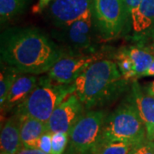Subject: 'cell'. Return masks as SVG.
Masks as SVG:
<instances>
[{"label": "cell", "instance_id": "cell-23", "mask_svg": "<svg viewBox=\"0 0 154 154\" xmlns=\"http://www.w3.org/2000/svg\"><path fill=\"white\" fill-rule=\"evenodd\" d=\"M51 143H52V137L51 133L45 132L40 137L38 140V148L43 151L47 154H51Z\"/></svg>", "mask_w": 154, "mask_h": 154}, {"label": "cell", "instance_id": "cell-9", "mask_svg": "<svg viewBox=\"0 0 154 154\" xmlns=\"http://www.w3.org/2000/svg\"><path fill=\"white\" fill-rule=\"evenodd\" d=\"M93 0H54L50 6V17L58 27H68L92 13Z\"/></svg>", "mask_w": 154, "mask_h": 154}, {"label": "cell", "instance_id": "cell-13", "mask_svg": "<svg viewBox=\"0 0 154 154\" xmlns=\"http://www.w3.org/2000/svg\"><path fill=\"white\" fill-rule=\"evenodd\" d=\"M38 80L39 79L33 75L17 76L11 86L7 99L3 107L7 109L17 107L32 93V91L38 85Z\"/></svg>", "mask_w": 154, "mask_h": 154}, {"label": "cell", "instance_id": "cell-24", "mask_svg": "<svg viewBox=\"0 0 154 154\" xmlns=\"http://www.w3.org/2000/svg\"><path fill=\"white\" fill-rule=\"evenodd\" d=\"M141 1L142 0H124V4H125V7H126L127 14H128V19H130L131 13L137 8L138 6L140 5Z\"/></svg>", "mask_w": 154, "mask_h": 154}, {"label": "cell", "instance_id": "cell-29", "mask_svg": "<svg viewBox=\"0 0 154 154\" xmlns=\"http://www.w3.org/2000/svg\"><path fill=\"white\" fill-rule=\"evenodd\" d=\"M152 53H153L154 54V42L152 44V45L150 46V50H149Z\"/></svg>", "mask_w": 154, "mask_h": 154}, {"label": "cell", "instance_id": "cell-28", "mask_svg": "<svg viewBox=\"0 0 154 154\" xmlns=\"http://www.w3.org/2000/svg\"><path fill=\"white\" fill-rule=\"evenodd\" d=\"M146 93L154 97V81H152L147 86V88H146Z\"/></svg>", "mask_w": 154, "mask_h": 154}, {"label": "cell", "instance_id": "cell-1", "mask_svg": "<svg viewBox=\"0 0 154 154\" xmlns=\"http://www.w3.org/2000/svg\"><path fill=\"white\" fill-rule=\"evenodd\" d=\"M1 60L19 73L40 75L48 72L64 51L42 31L14 28L1 35Z\"/></svg>", "mask_w": 154, "mask_h": 154}, {"label": "cell", "instance_id": "cell-20", "mask_svg": "<svg viewBox=\"0 0 154 154\" xmlns=\"http://www.w3.org/2000/svg\"><path fill=\"white\" fill-rule=\"evenodd\" d=\"M116 59H117L116 64L121 72L122 75L125 80L128 81L129 79L136 78L134 63L130 59V57L127 54L125 49L119 51L118 55L116 56Z\"/></svg>", "mask_w": 154, "mask_h": 154}, {"label": "cell", "instance_id": "cell-15", "mask_svg": "<svg viewBox=\"0 0 154 154\" xmlns=\"http://www.w3.org/2000/svg\"><path fill=\"white\" fill-rule=\"evenodd\" d=\"M1 152L17 154L22 147L20 134V118L18 116L10 118L5 123L0 136Z\"/></svg>", "mask_w": 154, "mask_h": 154}, {"label": "cell", "instance_id": "cell-11", "mask_svg": "<svg viewBox=\"0 0 154 154\" xmlns=\"http://www.w3.org/2000/svg\"><path fill=\"white\" fill-rule=\"evenodd\" d=\"M129 22L135 36H154V0H142L130 15Z\"/></svg>", "mask_w": 154, "mask_h": 154}, {"label": "cell", "instance_id": "cell-22", "mask_svg": "<svg viewBox=\"0 0 154 154\" xmlns=\"http://www.w3.org/2000/svg\"><path fill=\"white\" fill-rule=\"evenodd\" d=\"M130 154H154V142L146 139L133 146Z\"/></svg>", "mask_w": 154, "mask_h": 154}, {"label": "cell", "instance_id": "cell-6", "mask_svg": "<svg viewBox=\"0 0 154 154\" xmlns=\"http://www.w3.org/2000/svg\"><path fill=\"white\" fill-rule=\"evenodd\" d=\"M92 10L98 29L105 39L121 34L129 22L124 0H93Z\"/></svg>", "mask_w": 154, "mask_h": 154}, {"label": "cell", "instance_id": "cell-17", "mask_svg": "<svg viewBox=\"0 0 154 154\" xmlns=\"http://www.w3.org/2000/svg\"><path fill=\"white\" fill-rule=\"evenodd\" d=\"M134 145L118 140H102L88 153L90 154H130Z\"/></svg>", "mask_w": 154, "mask_h": 154}, {"label": "cell", "instance_id": "cell-30", "mask_svg": "<svg viewBox=\"0 0 154 154\" xmlns=\"http://www.w3.org/2000/svg\"><path fill=\"white\" fill-rule=\"evenodd\" d=\"M1 154H9V153H7V152H1Z\"/></svg>", "mask_w": 154, "mask_h": 154}, {"label": "cell", "instance_id": "cell-5", "mask_svg": "<svg viewBox=\"0 0 154 154\" xmlns=\"http://www.w3.org/2000/svg\"><path fill=\"white\" fill-rule=\"evenodd\" d=\"M105 122V114L101 110L89 111L82 116L69 134V152L88 153L99 141Z\"/></svg>", "mask_w": 154, "mask_h": 154}, {"label": "cell", "instance_id": "cell-8", "mask_svg": "<svg viewBox=\"0 0 154 154\" xmlns=\"http://www.w3.org/2000/svg\"><path fill=\"white\" fill-rule=\"evenodd\" d=\"M99 58L100 57L96 54L79 57L63 56L47 72V76L55 82L71 84L90 64Z\"/></svg>", "mask_w": 154, "mask_h": 154}, {"label": "cell", "instance_id": "cell-31", "mask_svg": "<svg viewBox=\"0 0 154 154\" xmlns=\"http://www.w3.org/2000/svg\"><path fill=\"white\" fill-rule=\"evenodd\" d=\"M152 141H154V134H153V138H152Z\"/></svg>", "mask_w": 154, "mask_h": 154}, {"label": "cell", "instance_id": "cell-12", "mask_svg": "<svg viewBox=\"0 0 154 154\" xmlns=\"http://www.w3.org/2000/svg\"><path fill=\"white\" fill-rule=\"evenodd\" d=\"M93 12L68 26L67 38L77 49H88L92 45Z\"/></svg>", "mask_w": 154, "mask_h": 154}, {"label": "cell", "instance_id": "cell-25", "mask_svg": "<svg viewBox=\"0 0 154 154\" xmlns=\"http://www.w3.org/2000/svg\"><path fill=\"white\" fill-rule=\"evenodd\" d=\"M17 154H47L38 148H28L22 146Z\"/></svg>", "mask_w": 154, "mask_h": 154}, {"label": "cell", "instance_id": "cell-7", "mask_svg": "<svg viewBox=\"0 0 154 154\" xmlns=\"http://www.w3.org/2000/svg\"><path fill=\"white\" fill-rule=\"evenodd\" d=\"M83 106L75 94H70L56 108L45 122L46 131L69 134L73 126L83 115Z\"/></svg>", "mask_w": 154, "mask_h": 154}, {"label": "cell", "instance_id": "cell-21", "mask_svg": "<svg viewBox=\"0 0 154 154\" xmlns=\"http://www.w3.org/2000/svg\"><path fill=\"white\" fill-rule=\"evenodd\" d=\"M51 154H63L69 141V134L64 132L51 133Z\"/></svg>", "mask_w": 154, "mask_h": 154}, {"label": "cell", "instance_id": "cell-27", "mask_svg": "<svg viewBox=\"0 0 154 154\" xmlns=\"http://www.w3.org/2000/svg\"><path fill=\"white\" fill-rule=\"evenodd\" d=\"M144 76H154V59L148 69L142 74L141 77Z\"/></svg>", "mask_w": 154, "mask_h": 154}, {"label": "cell", "instance_id": "cell-16", "mask_svg": "<svg viewBox=\"0 0 154 154\" xmlns=\"http://www.w3.org/2000/svg\"><path fill=\"white\" fill-rule=\"evenodd\" d=\"M127 54L132 60L136 78H140L154 59V54L149 50L140 46H130L125 49Z\"/></svg>", "mask_w": 154, "mask_h": 154}, {"label": "cell", "instance_id": "cell-10", "mask_svg": "<svg viewBox=\"0 0 154 154\" xmlns=\"http://www.w3.org/2000/svg\"><path fill=\"white\" fill-rule=\"evenodd\" d=\"M130 101L135 106L143 122L146 131V138L152 141L154 134V97L147 93L145 94L137 82H134L132 86Z\"/></svg>", "mask_w": 154, "mask_h": 154}, {"label": "cell", "instance_id": "cell-14", "mask_svg": "<svg viewBox=\"0 0 154 154\" xmlns=\"http://www.w3.org/2000/svg\"><path fill=\"white\" fill-rule=\"evenodd\" d=\"M18 116L20 118V134L22 146L38 148L39 139L43 134L47 132L45 122L28 116Z\"/></svg>", "mask_w": 154, "mask_h": 154}, {"label": "cell", "instance_id": "cell-4", "mask_svg": "<svg viewBox=\"0 0 154 154\" xmlns=\"http://www.w3.org/2000/svg\"><path fill=\"white\" fill-rule=\"evenodd\" d=\"M146 138L143 122L133 103L120 105L107 118L100 140L124 141L135 146Z\"/></svg>", "mask_w": 154, "mask_h": 154}, {"label": "cell", "instance_id": "cell-18", "mask_svg": "<svg viewBox=\"0 0 154 154\" xmlns=\"http://www.w3.org/2000/svg\"><path fill=\"white\" fill-rule=\"evenodd\" d=\"M19 72L13 67H6L1 70L0 75V105L1 108L4 106L5 103L9 92L11 90V86L17 79V75Z\"/></svg>", "mask_w": 154, "mask_h": 154}, {"label": "cell", "instance_id": "cell-3", "mask_svg": "<svg viewBox=\"0 0 154 154\" xmlns=\"http://www.w3.org/2000/svg\"><path fill=\"white\" fill-rule=\"evenodd\" d=\"M74 83L61 84L48 76L40 78L32 93L17 107V115L28 116L46 122L56 108L74 94Z\"/></svg>", "mask_w": 154, "mask_h": 154}, {"label": "cell", "instance_id": "cell-32", "mask_svg": "<svg viewBox=\"0 0 154 154\" xmlns=\"http://www.w3.org/2000/svg\"><path fill=\"white\" fill-rule=\"evenodd\" d=\"M153 142H154V141H153Z\"/></svg>", "mask_w": 154, "mask_h": 154}, {"label": "cell", "instance_id": "cell-26", "mask_svg": "<svg viewBox=\"0 0 154 154\" xmlns=\"http://www.w3.org/2000/svg\"><path fill=\"white\" fill-rule=\"evenodd\" d=\"M51 0H38V4L35 6L34 10L36 12H39L41 11L44 8H45L46 6L49 5V3Z\"/></svg>", "mask_w": 154, "mask_h": 154}, {"label": "cell", "instance_id": "cell-2", "mask_svg": "<svg viewBox=\"0 0 154 154\" xmlns=\"http://www.w3.org/2000/svg\"><path fill=\"white\" fill-rule=\"evenodd\" d=\"M125 81L116 63L98 60L77 77L74 82V94L85 107L92 108L113 97Z\"/></svg>", "mask_w": 154, "mask_h": 154}, {"label": "cell", "instance_id": "cell-19", "mask_svg": "<svg viewBox=\"0 0 154 154\" xmlns=\"http://www.w3.org/2000/svg\"><path fill=\"white\" fill-rule=\"evenodd\" d=\"M28 0H0L1 22H5L18 15L24 9Z\"/></svg>", "mask_w": 154, "mask_h": 154}]
</instances>
